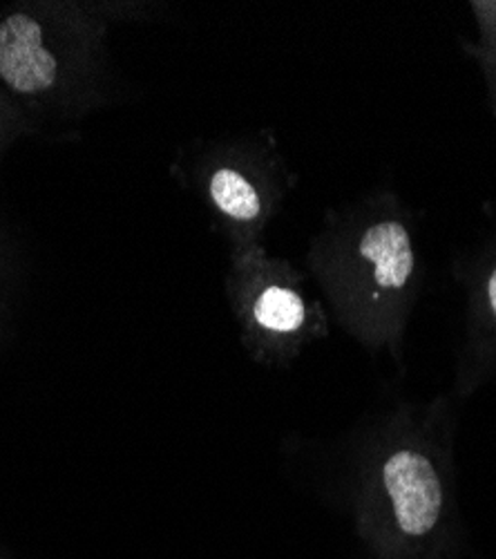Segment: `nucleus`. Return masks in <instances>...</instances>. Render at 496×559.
Returning <instances> with one entry per match:
<instances>
[{
  "mask_svg": "<svg viewBox=\"0 0 496 559\" xmlns=\"http://www.w3.org/2000/svg\"><path fill=\"white\" fill-rule=\"evenodd\" d=\"M383 479L398 528L410 537L427 535L443 508V488L430 459L419 452H396L385 463Z\"/></svg>",
  "mask_w": 496,
  "mask_h": 559,
  "instance_id": "1",
  "label": "nucleus"
},
{
  "mask_svg": "<svg viewBox=\"0 0 496 559\" xmlns=\"http://www.w3.org/2000/svg\"><path fill=\"white\" fill-rule=\"evenodd\" d=\"M0 76L21 95H38L57 79V61L43 48L40 25L25 14L0 23Z\"/></svg>",
  "mask_w": 496,
  "mask_h": 559,
  "instance_id": "2",
  "label": "nucleus"
},
{
  "mask_svg": "<svg viewBox=\"0 0 496 559\" xmlns=\"http://www.w3.org/2000/svg\"><path fill=\"white\" fill-rule=\"evenodd\" d=\"M360 253L376 264V280L383 287L400 289L412 275L414 255L410 236L398 222L372 226L360 242Z\"/></svg>",
  "mask_w": 496,
  "mask_h": 559,
  "instance_id": "3",
  "label": "nucleus"
},
{
  "mask_svg": "<svg viewBox=\"0 0 496 559\" xmlns=\"http://www.w3.org/2000/svg\"><path fill=\"white\" fill-rule=\"evenodd\" d=\"M210 195L223 213L235 219H253L262 209L253 186L231 168H221L213 175Z\"/></svg>",
  "mask_w": 496,
  "mask_h": 559,
  "instance_id": "4",
  "label": "nucleus"
},
{
  "mask_svg": "<svg viewBox=\"0 0 496 559\" xmlns=\"http://www.w3.org/2000/svg\"><path fill=\"white\" fill-rule=\"evenodd\" d=\"M255 320L266 330L274 332H295L304 322V305L298 294L270 287L255 302Z\"/></svg>",
  "mask_w": 496,
  "mask_h": 559,
  "instance_id": "5",
  "label": "nucleus"
},
{
  "mask_svg": "<svg viewBox=\"0 0 496 559\" xmlns=\"http://www.w3.org/2000/svg\"><path fill=\"white\" fill-rule=\"evenodd\" d=\"M489 302H492V309H494V313H496V271H494V275L489 277Z\"/></svg>",
  "mask_w": 496,
  "mask_h": 559,
  "instance_id": "6",
  "label": "nucleus"
}]
</instances>
